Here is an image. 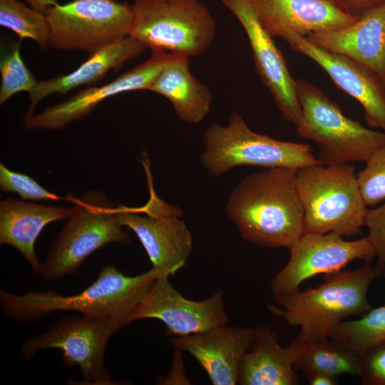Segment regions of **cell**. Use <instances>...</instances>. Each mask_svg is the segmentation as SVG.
Returning a JSON list of instances; mask_svg holds the SVG:
<instances>
[{"label":"cell","instance_id":"6da1fadb","mask_svg":"<svg viewBox=\"0 0 385 385\" xmlns=\"http://www.w3.org/2000/svg\"><path fill=\"white\" fill-rule=\"evenodd\" d=\"M242 238L265 247L291 248L304 233L296 170L271 168L244 177L226 203Z\"/></svg>","mask_w":385,"mask_h":385},{"label":"cell","instance_id":"7a4b0ae2","mask_svg":"<svg viewBox=\"0 0 385 385\" xmlns=\"http://www.w3.org/2000/svg\"><path fill=\"white\" fill-rule=\"evenodd\" d=\"M157 279L151 268L130 277L108 265L101 268L94 282L76 294L43 290L18 295L1 289L0 304L4 314L19 323L31 322L56 311H74L115 321L123 328L130 323L132 314Z\"/></svg>","mask_w":385,"mask_h":385},{"label":"cell","instance_id":"3957f363","mask_svg":"<svg viewBox=\"0 0 385 385\" xmlns=\"http://www.w3.org/2000/svg\"><path fill=\"white\" fill-rule=\"evenodd\" d=\"M385 276V265L364 264L352 271L325 274L324 282L304 291L274 295L279 307L267 304L270 312L301 331L302 342L329 337L332 329L346 317L364 314L371 307L367 293L371 283Z\"/></svg>","mask_w":385,"mask_h":385},{"label":"cell","instance_id":"277c9868","mask_svg":"<svg viewBox=\"0 0 385 385\" xmlns=\"http://www.w3.org/2000/svg\"><path fill=\"white\" fill-rule=\"evenodd\" d=\"M296 185L304 207V233L350 237L361 232L368 208L354 165L306 166L296 171Z\"/></svg>","mask_w":385,"mask_h":385},{"label":"cell","instance_id":"5b68a950","mask_svg":"<svg viewBox=\"0 0 385 385\" xmlns=\"http://www.w3.org/2000/svg\"><path fill=\"white\" fill-rule=\"evenodd\" d=\"M200 163L207 174L220 176L241 165L297 170L322 163L305 143L279 140L254 132L243 117L234 112L226 125L212 123L203 135Z\"/></svg>","mask_w":385,"mask_h":385},{"label":"cell","instance_id":"8992f818","mask_svg":"<svg viewBox=\"0 0 385 385\" xmlns=\"http://www.w3.org/2000/svg\"><path fill=\"white\" fill-rule=\"evenodd\" d=\"M301 117L300 137L319 148V160L326 165L366 162L385 144V133L369 129L343 113L321 89L304 79L297 80Z\"/></svg>","mask_w":385,"mask_h":385},{"label":"cell","instance_id":"52a82bcc","mask_svg":"<svg viewBox=\"0 0 385 385\" xmlns=\"http://www.w3.org/2000/svg\"><path fill=\"white\" fill-rule=\"evenodd\" d=\"M130 35L151 51L188 58L212 43L216 23L199 0H135Z\"/></svg>","mask_w":385,"mask_h":385},{"label":"cell","instance_id":"ba28073f","mask_svg":"<svg viewBox=\"0 0 385 385\" xmlns=\"http://www.w3.org/2000/svg\"><path fill=\"white\" fill-rule=\"evenodd\" d=\"M75 211L54 240L41 275L56 280L75 272L85 260L103 246L128 244L130 237L122 227L118 206L99 192H90L81 198L71 196Z\"/></svg>","mask_w":385,"mask_h":385},{"label":"cell","instance_id":"9c48e42d","mask_svg":"<svg viewBox=\"0 0 385 385\" xmlns=\"http://www.w3.org/2000/svg\"><path fill=\"white\" fill-rule=\"evenodd\" d=\"M49 46L91 53L130 35L132 5L116 0H72L46 13Z\"/></svg>","mask_w":385,"mask_h":385},{"label":"cell","instance_id":"30bf717a","mask_svg":"<svg viewBox=\"0 0 385 385\" xmlns=\"http://www.w3.org/2000/svg\"><path fill=\"white\" fill-rule=\"evenodd\" d=\"M122 327L110 319L69 315L61 318L47 332L28 339L21 346V359L29 361L42 349H58L66 367L78 366L80 384L112 385L104 364L105 350L110 337Z\"/></svg>","mask_w":385,"mask_h":385},{"label":"cell","instance_id":"8fae6325","mask_svg":"<svg viewBox=\"0 0 385 385\" xmlns=\"http://www.w3.org/2000/svg\"><path fill=\"white\" fill-rule=\"evenodd\" d=\"M150 197L139 207L118 206L123 226L133 230L158 279H169L187 262L192 249V235L181 219L182 211L158 197L149 181Z\"/></svg>","mask_w":385,"mask_h":385},{"label":"cell","instance_id":"7c38bea8","mask_svg":"<svg viewBox=\"0 0 385 385\" xmlns=\"http://www.w3.org/2000/svg\"><path fill=\"white\" fill-rule=\"evenodd\" d=\"M289 250L287 263L271 281L274 295L295 292L305 280L342 271L354 260L367 263L376 257L368 235L349 241L334 232L303 233Z\"/></svg>","mask_w":385,"mask_h":385},{"label":"cell","instance_id":"4fadbf2b","mask_svg":"<svg viewBox=\"0 0 385 385\" xmlns=\"http://www.w3.org/2000/svg\"><path fill=\"white\" fill-rule=\"evenodd\" d=\"M243 28L255 68L284 118L296 125L301 117L297 80L291 76L280 50L260 21L252 0H221Z\"/></svg>","mask_w":385,"mask_h":385},{"label":"cell","instance_id":"5bb4252c","mask_svg":"<svg viewBox=\"0 0 385 385\" xmlns=\"http://www.w3.org/2000/svg\"><path fill=\"white\" fill-rule=\"evenodd\" d=\"M218 291L210 297L194 301L185 298L169 279H157L130 318L133 321L155 319L166 327L170 336L183 337L229 322L222 297Z\"/></svg>","mask_w":385,"mask_h":385},{"label":"cell","instance_id":"9a60e30c","mask_svg":"<svg viewBox=\"0 0 385 385\" xmlns=\"http://www.w3.org/2000/svg\"><path fill=\"white\" fill-rule=\"evenodd\" d=\"M275 36L315 61L340 89L356 100L370 127L385 130V87L371 71L346 56L314 44L294 31H280Z\"/></svg>","mask_w":385,"mask_h":385},{"label":"cell","instance_id":"2e32d148","mask_svg":"<svg viewBox=\"0 0 385 385\" xmlns=\"http://www.w3.org/2000/svg\"><path fill=\"white\" fill-rule=\"evenodd\" d=\"M175 56L162 51H152L147 61L113 81L101 86L82 90L41 113H27L23 123L28 129H61L70 122L88 115L106 98L128 91H148L160 71Z\"/></svg>","mask_w":385,"mask_h":385},{"label":"cell","instance_id":"e0dca14e","mask_svg":"<svg viewBox=\"0 0 385 385\" xmlns=\"http://www.w3.org/2000/svg\"><path fill=\"white\" fill-rule=\"evenodd\" d=\"M252 329L218 326L170 339L173 346L192 356L213 385L237 384L241 359L249 348Z\"/></svg>","mask_w":385,"mask_h":385},{"label":"cell","instance_id":"ac0fdd59","mask_svg":"<svg viewBox=\"0 0 385 385\" xmlns=\"http://www.w3.org/2000/svg\"><path fill=\"white\" fill-rule=\"evenodd\" d=\"M305 37L322 48L346 56L365 66L385 87V2L348 26Z\"/></svg>","mask_w":385,"mask_h":385},{"label":"cell","instance_id":"d6986e66","mask_svg":"<svg viewBox=\"0 0 385 385\" xmlns=\"http://www.w3.org/2000/svg\"><path fill=\"white\" fill-rule=\"evenodd\" d=\"M260 21L273 37L284 30L303 36L337 30L358 19L327 0H252Z\"/></svg>","mask_w":385,"mask_h":385},{"label":"cell","instance_id":"ffe728a7","mask_svg":"<svg viewBox=\"0 0 385 385\" xmlns=\"http://www.w3.org/2000/svg\"><path fill=\"white\" fill-rule=\"evenodd\" d=\"M248 349L239 367L240 385H296L299 376L294 364L302 342L297 337L286 347L280 346L274 332L265 325L252 329Z\"/></svg>","mask_w":385,"mask_h":385},{"label":"cell","instance_id":"44dd1931","mask_svg":"<svg viewBox=\"0 0 385 385\" xmlns=\"http://www.w3.org/2000/svg\"><path fill=\"white\" fill-rule=\"evenodd\" d=\"M71 207L46 206L7 198L0 202V243L16 248L28 261L34 272L41 274L42 265L34 250L35 242L52 222L68 218Z\"/></svg>","mask_w":385,"mask_h":385},{"label":"cell","instance_id":"7402d4cb","mask_svg":"<svg viewBox=\"0 0 385 385\" xmlns=\"http://www.w3.org/2000/svg\"><path fill=\"white\" fill-rule=\"evenodd\" d=\"M146 48L144 43L128 36L91 53L86 61L71 73L38 82L29 93L31 105L27 113H33L35 106L50 95H63L100 81L108 71L119 68Z\"/></svg>","mask_w":385,"mask_h":385},{"label":"cell","instance_id":"603a6c76","mask_svg":"<svg viewBox=\"0 0 385 385\" xmlns=\"http://www.w3.org/2000/svg\"><path fill=\"white\" fill-rule=\"evenodd\" d=\"M188 58L175 56L160 71L148 91L166 98L180 120L197 124L210 112L212 93L192 74Z\"/></svg>","mask_w":385,"mask_h":385},{"label":"cell","instance_id":"cb8c5ba5","mask_svg":"<svg viewBox=\"0 0 385 385\" xmlns=\"http://www.w3.org/2000/svg\"><path fill=\"white\" fill-rule=\"evenodd\" d=\"M302 342L294 366L304 378L316 373L360 376V356L329 337Z\"/></svg>","mask_w":385,"mask_h":385},{"label":"cell","instance_id":"d4e9b609","mask_svg":"<svg viewBox=\"0 0 385 385\" xmlns=\"http://www.w3.org/2000/svg\"><path fill=\"white\" fill-rule=\"evenodd\" d=\"M329 338L359 356L384 343L385 305L371 308L359 319L342 321L332 329Z\"/></svg>","mask_w":385,"mask_h":385},{"label":"cell","instance_id":"484cf974","mask_svg":"<svg viewBox=\"0 0 385 385\" xmlns=\"http://www.w3.org/2000/svg\"><path fill=\"white\" fill-rule=\"evenodd\" d=\"M0 25L14 32L20 39H31L43 48L49 46V24L46 14L18 0H0Z\"/></svg>","mask_w":385,"mask_h":385},{"label":"cell","instance_id":"4316f807","mask_svg":"<svg viewBox=\"0 0 385 385\" xmlns=\"http://www.w3.org/2000/svg\"><path fill=\"white\" fill-rule=\"evenodd\" d=\"M20 48L21 42H16L1 59V104L19 92L27 91L30 93L38 84L22 59Z\"/></svg>","mask_w":385,"mask_h":385},{"label":"cell","instance_id":"83f0119b","mask_svg":"<svg viewBox=\"0 0 385 385\" xmlns=\"http://www.w3.org/2000/svg\"><path fill=\"white\" fill-rule=\"evenodd\" d=\"M357 175V183L365 205L374 207L385 201V144L378 148Z\"/></svg>","mask_w":385,"mask_h":385},{"label":"cell","instance_id":"f1b7e54d","mask_svg":"<svg viewBox=\"0 0 385 385\" xmlns=\"http://www.w3.org/2000/svg\"><path fill=\"white\" fill-rule=\"evenodd\" d=\"M0 186L6 192L18 194L23 200H58L56 194L48 191L36 180L26 174L13 171L0 163Z\"/></svg>","mask_w":385,"mask_h":385},{"label":"cell","instance_id":"f546056e","mask_svg":"<svg viewBox=\"0 0 385 385\" xmlns=\"http://www.w3.org/2000/svg\"><path fill=\"white\" fill-rule=\"evenodd\" d=\"M361 360V384L385 385V342L362 354Z\"/></svg>","mask_w":385,"mask_h":385},{"label":"cell","instance_id":"4dcf8cb0","mask_svg":"<svg viewBox=\"0 0 385 385\" xmlns=\"http://www.w3.org/2000/svg\"><path fill=\"white\" fill-rule=\"evenodd\" d=\"M364 225L374 247L379 262L385 265V202L374 209H368Z\"/></svg>","mask_w":385,"mask_h":385},{"label":"cell","instance_id":"1f68e13d","mask_svg":"<svg viewBox=\"0 0 385 385\" xmlns=\"http://www.w3.org/2000/svg\"><path fill=\"white\" fill-rule=\"evenodd\" d=\"M340 10L359 18L368 11L384 4L385 0H327Z\"/></svg>","mask_w":385,"mask_h":385},{"label":"cell","instance_id":"d6a6232c","mask_svg":"<svg viewBox=\"0 0 385 385\" xmlns=\"http://www.w3.org/2000/svg\"><path fill=\"white\" fill-rule=\"evenodd\" d=\"M305 379L310 385H337L339 384L338 377L322 373L312 374Z\"/></svg>","mask_w":385,"mask_h":385},{"label":"cell","instance_id":"836d02e7","mask_svg":"<svg viewBox=\"0 0 385 385\" xmlns=\"http://www.w3.org/2000/svg\"><path fill=\"white\" fill-rule=\"evenodd\" d=\"M31 8L46 14L52 6L56 5L58 2L56 0H26Z\"/></svg>","mask_w":385,"mask_h":385}]
</instances>
